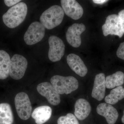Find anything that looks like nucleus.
Masks as SVG:
<instances>
[{
	"label": "nucleus",
	"instance_id": "obj_1",
	"mask_svg": "<svg viewBox=\"0 0 124 124\" xmlns=\"http://www.w3.org/2000/svg\"><path fill=\"white\" fill-rule=\"evenodd\" d=\"M26 4L20 2L11 7L2 16L4 24L10 28H15L23 22L27 13Z\"/></svg>",
	"mask_w": 124,
	"mask_h": 124
},
{
	"label": "nucleus",
	"instance_id": "obj_2",
	"mask_svg": "<svg viewBox=\"0 0 124 124\" xmlns=\"http://www.w3.org/2000/svg\"><path fill=\"white\" fill-rule=\"evenodd\" d=\"M64 16V12L62 7L54 5L42 13L40 17V22L45 28L53 29L61 24Z\"/></svg>",
	"mask_w": 124,
	"mask_h": 124
},
{
	"label": "nucleus",
	"instance_id": "obj_3",
	"mask_svg": "<svg viewBox=\"0 0 124 124\" xmlns=\"http://www.w3.org/2000/svg\"><path fill=\"white\" fill-rule=\"evenodd\" d=\"M50 82L59 94H69L75 91L79 87L78 81L71 76H54L51 78Z\"/></svg>",
	"mask_w": 124,
	"mask_h": 124
},
{
	"label": "nucleus",
	"instance_id": "obj_4",
	"mask_svg": "<svg viewBox=\"0 0 124 124\" xmlns=\"http://www.w3.org/2000/svg\"><path fill=\"white\" fill-rule=\"evenodd\" d=\"M15 104L17 113L20 119L24 120L29 119L32 108L28 95L24 92L18 93L15 98Z\"/></svg>",
	"mask_w": 124,
	"mask_h": 124
},
{
	"label": "nucleus",
	"instance_id": "obj_5",
	"mask_svg": "<svg viewBox=\"0 0 124 124\" xmlns=\"http://www.w3.org/2000/svg\"><path fill=\"white\" fill-rule=\"evenodd\" d=\"M26 59L20 54H14L10 60L9 75L11 78L18 80L22 79L27 67Z\"/></svg>",
	"mask_w": 124,
	"mask_h": 124
},
{
	"label": "nucleus",
	"instance_id": "obj_6",
	"mask_svg": "<svg viewBox=\"0 0 124 124\" xmlns=\"http://www.w3.org/2000/svg\"><path fill=\"white\" fill-rule=\"evenodd\" d=\"M45 31V27L40 23L35 22L32 23L24 34V41L28 45L38 43L44 38Z\"/></svg>",
	"mask_w": 124,
	"mask_h": 124
},
{
	"label": "nucleus",
	"instance_id": "obj_7",
	"mask_svg": "<svg viewBox=\"0 0 124 124\" xmlns=\"http://www.w3.org/2000/svg\"><path fill=\"white\" fill-rule=\"evenodd\" d=\"M102 30L105 36L113 35L121 38L124 34L119 18L116 14L111 15L107 17L105 23L102 26Z\"/></svg>",
	"mask_w": 124,
	"mask_h": 124
},
{
	"label": "nucleus",
	"instance_id": "obj_8",
	"mask_svg": "<svg viewBox=\"0 0 124 124\" xmlns=\"http://www.w3.org/2000/svg\"><path fill=\"white\" fill-rule=\"evenodd\" d=\"M49 49L48 58L51 62H58L64 55L65 45L63 41L55 36H51L48 39Z\"/></svg>",
	"mask_w": 124,
	"mask_h": 124
},
{
	"label": "nucleus",
	"instance_id": "obj_9",
	"mask_svg": "<svg viewBox=\"0 0 124 124\" xmlns=\"http://www.w3.org/2000/svg\"><path fill=\"white\" fill-rule=\"evenodd\" d=\"M37 89L40 95L46 98L49 103L57 106L61 101L60 94L54 87L48 82H44L37 85Z\"/></svg>",
	"mask_w": 124,
	"mask_h": 124
},
{
	"label": "nucleus",
	"instance_id": "obj_10",
	"mask_svg": "<svg viewBox=\"0 0 124 124\" xmlns=\"http://www.w3.org/2000/svg\"><path fill=\"white\" fill-rule=\"evenodd\" d=\"M86 29L82 23H75L69 27L66 33V38L69 44L74 48H78L81 44V35Z\"/></svg>",
	"mask_w": 124,
	"mask_h": 124
},
{
	"label": "nucleus",
	"instance_id": "obj_11",
	"mask_svg": "<svg viewBox=\"0 0 124 124\" xmlns=\"http://www.w3.org/2000/svg\"><path fill=\"white\" fill-rule=\"evenodd\" d=\"M62 8L68 16L75 20L79 19L84 14L82 6L75 0H61Z\"/></svg>",
	"mask_w": 124,
	"mask_h": 124
},
{
	"label": "nucleus",
	"instance_id": "obj_12",
	"mask_svg": "<svg viewBox=\"0 0 124 124\" xmlns=\"http://www.w3.org/2000/svg\"><path fill=\"white\" fill-rule=\"evenodd\" d=\"M97 112L106 118L108 124H115L117 121L119 114L117 110L111 104L103 103L97 107Z\"/></svg>",
	"mask_w": 124,
	"mask_h": 124
},
{
	"label": "nucleus",
	"instance_id": "obj_13",
	"mask_svg": "<svg viewBox=\"0 0 124 124\" xmlns=\"http://www.w3.org/2000/svg\"><path fill=\"white\" fill-rule=\"evenodd\" d=\"M68 64L71 69L81 77L86 76L88 69L80 57L75 54H71L67 58Z\"/></svg>",
	"mask_w": 124,
	"mask_h": 124
},
{
	"label": "nucleus",
	"instance_id": "obj_14",
	"mask_svg": "<svg viewBox=\"0 0 124 124\" xmlns=\"http://www.w3.org/2000/svg\"><path fill=\"white\" fill-rule=\"evenodd\" d=\"M106 78L103 73L96 75L94 79L91 96L99 101L104 98L106 92Z\"/></svg>",
	"mask_w": 124,
	"mask_h": 124
},
{
	"label": "nucleus",
	"instance_id": "obj_15",
	"mask_svg": "<svg viewBox=\"0 0 124 124\" xmlns=\"http://www.w3.org/2000/svg\"><path fill=\"white\" fill-rule=\"evenodd\" d=\"M52 108L47 106H41L34 109L31 116L37 124H43L47 122L52 115Z\"/></svg>",
	"mask_w": 124,
	"mask_h": 124
},
{
	"label": "nucleus",
	"instance_id": "obj_16",
	"mask_svg": "<svg viewBox=\"0 0 124 124\" xmlns=\"http://www.w3.org/2000/svg\"><path fill=\"white\" fill-rule=\"evenodd\" d=\"M75 108V116L80 120L86 119L89 115L91 109L89 103L83 98H80L76 101Z\"/></svg>",
	"mask_w": 124,
	"mask_h": 124
},
{
	"label": "nucleus",
	"instance_id": "obj_17",
	"mask_svg": "<svg viewBox=\"0 0 124 124\" xmlns=\"http://www.w3.org/2000/svg\"><path fill=\"white\" fill-rule=\"evenodd\" d=\"M10 60L6 51L0 50V79H5L9 76Z\"/></svg>",
	"mask_w": 124,
	"mask_h": 124
},
{
	"label": "nucleus",
	"instance_id": "obj_18",
	"mask_svg": "<svg viewBox=\"0 0 124 124\" xmlns=\"http://www.w3.org/2000/svg\"><path fill=\"white\" fill-rule=\"evenodd\" d=\"M14 116L10 105L4 103L0 104V124H13Z\"/></svg>",
	"mask_w": 124,
	"mask_h": 124
},
{
	"label": "nucleus",
	"instance_id": "obj_19",
	"mask_svg": "<svg viewBox=\"0 0 124 124\" xmlns=\"http://www.w3.org/2000/svg\"><path fill=\"white\" fill-rule=\"evenodd\" d=\"M124 83V73L121 71H118L106 78V88L112 89L122 86Z\"/></svg>",
	"mask_w": 124,
	"mask_h": 124
},
{
	"label": "nucleus",
	"instance_id": "obj_20",
	"mask_svg": "<svg viewBox=\"0 0 124 124\" xmlns=\"http://www.w3.org/2000/svg\"><path fill=\"white\" fill-rule=\"evenodd\" d=\"M124 98V88L120 86L111 90L110 94L105 97L104 100L106 103L113 105Z\"/></svg>",
	"mask_w": 124,
	"mask_h": 124
},
{
	"label": "nucleus",
	"instance_id": "obj_21",
	"mask_svg": "<svg viewBox=\"0 0 124 124\" xmlns=\"http://www.w3.org/2000/svg\"><path fill=\"white\" fill-rule=\"evenodd\" d=\"M58 124H79L74 115L68 113L66 116H62L58 118Z\"/></svg>",
	"mask_w": 124,
	"mask_h": 124
},
{
	"label": "nucleus",
	"instance_id": "obj_22",
	"mask_svg": "<svg viewBox=\"0 0 124 124\" xmlns=\"http://www.w3.org/2000/svg\"><path fill=\"white\" fill-rule=\"evenodd\" d=\"M118 58L124 60V42L120 44L116 53Z\"/></svg>",
	"mask_w": 124,
	"mask_h": 124
},
{
	"label": "nucleus",
	"instance_id": "obj_23",
	"mask_svg": "<svg viewBox=\"0 0 124 124\" xmlns=\"http://www.w3.org/2000/svg\"><path fill=\"white\" fill-rule=\"evenodd\" d=\"M118 15L124 33V9L121 10L118 13Z\"/></svg>",
	"mask_w": 124,
	"mask_h": 124
},
{
	"label": "nucleus",
	"instance_id": "obj_24",
	"mask_svg": "<svg viewBox=\"0 0 124 124\" xmlns=\"http://www.w3.org/2000/svg\"><path fill=\"white\" fill-rule=\"evenodd\" d=\"M21 1L19 0H5L4 1L5 4L8 7H10L14 6V5L18 4Z\"/></svg>",
	"mask_w": 124,
	"mask_h": 124
},
{
	"label": "nucleus",
	"instance_id": "obj_25",
	"mask_svg": "<svg viewBox=\"0 0 124 124\" xmlns=\"http://www.w3.org/2000/svg\"><path fill=\"white\" fill-rule=\"evenodd\" d=\"M93 2L98 4H102L105 2L108 1V0H93Z\"/></svg>",
	"mask_w": 124,
	"mask_h": 124
},
{
	"label": "nucleus",
	"instance_id": "obj_26",
	"mask_svg": "<svg viewBox=\"0 0 124 124\" xmlns=\"http://www.w3.org/2000/svg\"><path fill=\"white\" fill-rule=\"evenodd\" d=\"M121 121H122V123L124 124V115H123V116H122V119H121Z\"/></svg>",
	"mask_w": 124,
	"mask_h": 124
}]
</instances>
